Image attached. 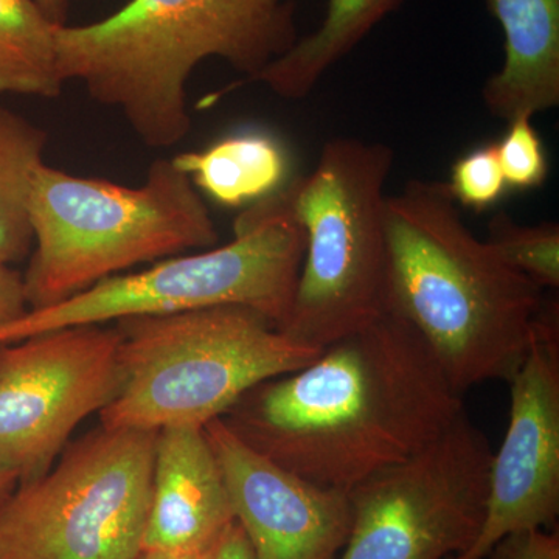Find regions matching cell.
Returning <instances> with one entry per match:
<instances>
[{
    "instance_id": "44dd1931",
    "label": "cell",
    "mask_w": 559,
    "mask_h": 559,
    "mask_svg": "<svg viewBox=\"0 0 559 559\" xmlns=\"http://www.w3.org/2000/svg\"><path fill=\"white\" fill-rule=\"evenodd\" d=\"M447 183L459 205L477 212L492 207L509 189L495 145L481 146L460 157L452 165L451 179Z\"/></svg>"
},
{
    "instance_id": "7c38bea8",
    "label": "cell",
    "mask_w": 559,
    "mask_h": 559,
    "mask_svg": "<svg viewBox=\"0 0 559 559\" xmlns=\"http://www.w3.org/2000/svg\"><path fill=\"white\" fill-rule=\"evenodd\" d=\"M235 521L257 559H334L352 532L348 492L319 487L241 439L223 418L204 426Z\"/></svg>"
},
{
    "instance_id": "2e32d148",
    "label": "cell",
    "mask_w": 559,
    "mask_h": 559,
    "mask_svg": "<svg viewBox=\"0 0 559 559\" xmlns=\"http://www.w3.org/2000/svg\"><path fill=\"white\" fill-rule=\"evenodd\" d=\"M176 167L224 207H245L283 189L288 159L282 145L261 132H242L193 153L176 156Z\"/></svg>"
},
{
    "instance_id": "484cf974",
    "label": "cell",
    "mask_w": 559,
    "mask_h": 559,
    "mask_svg": "<svg viewBox=\"0 0 559 559\" xmlns=\"http://www.w3.org/2000/svg\"><path fill=\"white\" fill-rule=\"evenodd\" d=\"M209 555L173 554V551L142 550L135 559H207Z\"/></svg>"
},
{
    "instance_id": "8992f818",
    "label": "cell",
    "mask_w": 559,
    "mask_h": 559,
    "mask_svg": "<svg viewBox=\"0 0 559 559\" xmlns=\"http://www.w3.org/2000/svg\"><path fill=\"white\" fill-rule=\"evenodd\" d=\"M304 255L305 234L286 186L241 212L227 245L168 257L150 270L112 275L60 304L28 310L0 326V345L68 326L212 307L250 308L280 329L293 305Z\"/></svg>"
},
{
    "instance_id": "7a4b0ae2",
    "label": "cell",
    "mask_w": 559,
    "mask_h": 559,
    "mask_svg": "<svg viewBox=\"0 0 559 559\" xmlns=\"http://www.w3.org/2000/svg\"><path fill=\"white\" fill-rule=\"evenodd\" d=\"M388 311L411 323L460 393L510 381L549 300L463 223L447 182L414 179L385 200Z\"/></svg>"
},
{
    "instance_id": "cb8c5ba5",
    "label": "cell",
    "mask_w": 559,
    "mask_h": 559,
    "mask_svg": "<svg viewBox=\"0 0 559 559\" xmlns=\"http://www.w3.org/2000/svg\"><path fill=\"white\" fill-rule=\"evenodd\" d=\"M207 559H257L248 538L238 522L235 521L224 533Z\"/></svg>"
},
{
    "instance_id": "9a60e30c",
    "label": "cell",
    "mask_w": 559,
    "mask_h": 559,
    "mask_svg": "<svg viewBox=\"0 0 559 559\" xmlns=\"http://www.w3.org/2000/svg\"><path fill=\"white\" fill-rule=\"evenodd\" d=\"M404 0H329L322 24L301 36L266 66L252 83H263L289 100L307 97L326 70L356 49Z\"/></svg>"
},
{
    "instance_id": "8fae6325",
    "label": "cell",
    "mask_w": 559,
    "mask_h": 559,
    "mask_svg": "<svg viewBox=\"0 0 559 559\" xmlns=\"http://www.w3.org/2000/svg\"><path fill=\"white\" fill-rule=\"evenodd\" d=\"M509 429L488 473L479 535L448 559H485L500 540L546 530L559 514V325L557 304L546 314L520 369L509 381Z\"/></svg>"
},
{
    "instance_id": "4316f807",
    "label": "cell",
    "mask_w": 559,
    "mask_h": 559,
    "mask_svg": "<svg viewBox=\"0 0 559 559\" xmlns=\"http://www.w3.org/2000/svg\"><path fill=\"white\" fill-rule=\"evenodd\" d=\"M17 477L14 476L13 473H10V471L0 468V499L3 498V496L9 495L11 489L16 487L17 485Z\"/></svg>"
},
{
    "instance_id": "3957f363",
    "label": "cell",
    "mask_w": 559,
    "mask_h": 559,
    "mask_svg": "<svg viewBox=\"0 0 559 559\" xmlns=\"http://www.w3.org/2000/svg\"><path fill=\"white\" fill-rule=\"evenodd\" d=\"M299 38L294 0H130L60 25L58 66L146 146L170 148L190 131L187 83L201 62L219 58L252 81Z\"/></svg>"
},
{
    "instance_id": "603a6c76",
    "label": "cell",
    "mask_w": 559,
    "mask_h": 559,
    "mask_svg": "<svg viewBox=\"0 0 559 559\" xmlns=\"http://www.w3.org/2000/svg\"><path fill=\"white\" fill-rule=\"evenodd\" d=\"M28 311L24 277L0 264V326L14 322Z\"/></svg>"
},
{
    "instance_id": "7402d4cb",
    "label": "cell",
    "mask_w": 559,
    "mask_h": 559,
    "mask_svg": "<svg viewBox=\"0 0 559 559\" xmlns=\"http://www.w3.org/2000/svg\"><path fill=\"white\" fill-rule=\"evenodd\" d=\"M485 559H559L558 533L527 530L500 540Z\"/></svg>"
},
{
    "instance_id": "d4e9b609",
    "label": "cell",
    "mask_w": 559,
    "mask_h": 559,
    "mask_svg": "<svg viewBox=\"0 0 559 559\" xmlns=\"http://www.w3.org/2000/svg\"><path fill=\"white\" fill-rule=\"evenodd\" d=\"M44 13L57 24H66L69 13V0H36Z\"/></svg>"
},
{
    "instance_id": "4fadbf2b",
    "label": "cell",
    "mask_w": 559,
    "mask_h": 559,
    "mask_svg": "<svg viewBox=\"0 0 559 559\" xmlns=\"http://www.w3.org/2000/svg\"><path fill=\"white\" fill-rule=\"evenodd\" d=\"M234 522L223 473L204 428L157 430L142 550L204 557Z\"/></svg>"
},
{
    "instance_id": "d6986e66",
    "label": "cell",
    "mask_w": 559,
    "mask_h": 559,
    "mask_svg": "<svg viewBox=\"0 0 559 559\" xmlns=\"http://www.w3.org/2000/svg\"><path fill=\"white\" fill-rule=\"evenodd\" d=\"M485 241L514 270L527 275L539 288L559 286V226L543 223L522 226L507 213L492 216Z\"/></svg>"
},
{
    "instance_id": "277c9868",
    "label": "cell",
    "mask_w": 559,
    "mask_h": 559,
    "mask_svg": "<svg viewBox=\"0 0 559 559\" xmlns=\"http://www.w3.org/2000/svg\"><path fill=\"white\" fill-rule=\"evenodd\" d=\"M31 219L28 310L60 304L135 264L219 240L207 205L173 159L154 162L140 187L43 164L33 180Z\"/></svg>"
},
{
    "instance_id": "5bb4252c",
    "label": "cell",
    "mask_w": 559,
    "mask_h": 559,
    "mask_svg": "<svg viewBox=\"0 0 559 559\" xmlns=\"http://www.w3.org/2000/svg\"><path fill=\"white\" fill-rule=\"evenodd\" d=\"M503 33V62L481 97L507 121L557 108L559 0H485Z\"/></svg>"
},
{
    "instance_id": "30bf717a",
    "label": "cell",
    "mask_w": 559,
    "mask_h": 559,
    "mask_svg": "<svg viewBox=\"0 0 559 559\" xmlns=\"http://www.w3.org/2000/svg\"><path fill=\"white\" fill-rule=\"evenodd\" d=\"M120 344L119 329L80 325L0 345V468L20 481L51 468L119 393Z\"/></svg>"
},
{
    "instance_id": "52a82bcc",
    "label": "cell",
    "mask_w": 559,
    "mask_h": 559,
    "mask_svg": "<svg viewBox=\"0 0 559 559\" xmlns=\"http://www.w3.org/2000/svg\"><path fill=\"white\" fill-rule=\"evenodd\" d=\"M393 150L359 139L323 146L311 175L288 189L305 255L280 330L323 349L388 312L385 182Z\"/></svg>"
},
{
    "instance_id": "9c48e42d",
    "label": "cell",
    "mask_w": 559,
    "mask_h": 559,
    "mask_svg": "<svg viewBox=\"0 0 559 559\" xmlns=\"http://www.w3.org/2000/svg\"><path fill=\"white\" fill-rule=\"evenodd\" d=\"M492 451L468 414L425 450L348 492L352 532L341 559H448L479 535Z\"/></svg>"
},
{
    "instance_id": "ac0fdd59",
    "label": "cell",
    "mask_w": 559,
    "mask_h": 559,
    "mask_svg": "<svg viewBox=\"0 0 559 559\" xmlns=\"http://www.w3.org/2000/svg\"><path fill=\"white\" fill-rule=\"evenodd\" d=\"M46 145V131L0 106V264L5 266L33 248L32 187Z\"/></svg>"
},
{
    "instance_id": "e0dca14e",
    "label": "cell",
    "mask_w": 559,
    "mask_h": 559,
    "mask_svg": "<svg viewBox=\"0 0 559 559\" xmlns=\"http://www.w3.org/2000/svg\"><path fill=\"white\" fill-rule=\"evenodd\" d=\"M60 25L36 0H0V94H61L66 83L58 66Z\"/></svg>"
},
{
    "instance_id": "6da1fadb",
    "label": "cell",
    "mask_w": 559,
    "mask_h": 559,
    "mask_svg": "<svg viewBox=\"0 0 559 559\" xmlns=\"http://www.w3.org/2000/svg\"><path fill=\"white\" fill-rule=\"evenodd\" d=\"M462 395L417 330L388 311L257 385L223 419L278 465L349 492L439 439L466 411Z\"/></svg>"
},
{
    "instance_id": "5b68a950",
    "label": "cell",
    "mask_w": 559,
    "mask_h": 559,
    "mask_svg": "<svg viewBox=\"0 0 559 559\" xmlns=\"http://www.w3.org/2000/svg\"><path fill=\"white\" fill-rule=\"evenodd\" d=\"M119 331L121 384L100 412L110 429L204 428L257 385L322 352L245 307L124 319Z\"/></svg>"
},
{
    "instance_id": "ba28073f",
    "label": "cell",
    "mask_w": 559,
    "mask_h": 559,
    "mask_svg": "<svg viewBox=\"0 0 559 559\" xmlns=\"http://www.w3.org/2000/svg\"><path fill=\"white\" fill-rule=\"evenodd\" d=\"M157 432L110 429L66 447L0 499V559H135L142 551Z\"/></svg>"
},
{
    "instance_id": "ffe728a7",
    "label": "cell",
    "mask_w": 559,
    "mask_h": 559,
    "mask_svg": "<svg viewBox=\"0 0 559 559\" xmlns=\"http://www.w3.org/2000/svg\"><path fill=\"white\" fill-rule=\"evenodd\" d=\"M495 146L507 187L532 190L546 182L549 164L532 117L521 116L510 120L509 130Z\"/></svg>"
}]
</instances>
